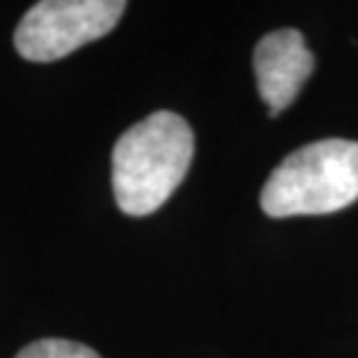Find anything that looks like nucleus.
<instances>
[{
    "label": "nucleus",
    "mask_w": 358,
    "mask_h": 358,
    "mask_svg": "<svg viewBox=\"0 0 358 358\" xmlns=\"http://www.w3.org/2000/svg\"><path fill=\"white\" fill-rule=\"evenodd\" d=\"M193 131L184 117L161 110L121 135L112 152V189L119 210L147 217L168 203L193 161Z\"/></svg>",
    "instance_id": "nucleus-1"
},
{
    "label": "nucleus",
    "mask_w": 358,
    "mask_h": 358,
    "mask_svg": "<svg viewBox=\"0 0 358 358\" xmlns=\"http://www.w3.org/2000/svg\"><path fill=\"white\" fill-rule=\"evenodd\" d=\"M358 200V142L328 138L289 154L261 191L272 219L333 214Z\"/></svg>",
    "instance_id": "nucleus-2"
},
{
    "label": "nucleus",
    "mask_w": 358,
    "mask_h": 358,
    "mask_svg": "<svg viewBox=\"0 0 358 358\" xmlns=\"http://www.w3.org/2000/svg\"><path fill=\"white\" fill-rule=\"evenodd\" d=\"M124 10V0H42L19 21L14 47L26 61H59L112 33Z\"/></svg>",
    "instance_id": "nucleus-3"
},
{
    "label": "nucleus",
    "mask_w": 358,
    "mask_h": 358,
    "mask_svg": "<svg viewBox=\"0 0 358 358\" xmlns=\"http://www.w3.org/2000/svg\"><path fill=\"white\" fill-rule=\"evenodd\" d=\"M254 73L270 117L289 107L314 73V54L296 28H277L263 35L254 49Z\"/></svg>",
    "instance_id": "nucleus-4"
},
{
    "label": "nucleus",
    "mask_w": 358,
    "mask_h": 358,
    "mask_svg": "<svg viewBox=\"0 0 358 358\" xmlns=\"http://www.w3.org/2000/svg\"><path fill=\"white\" fill-rule=\"evenodd\" d=\"M14 358H100L91 347L73 340H38L24 347Z\"/></svg>",
    "instance_id": "nucleus-5"
}]
</instances>
